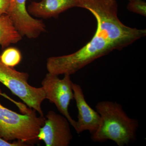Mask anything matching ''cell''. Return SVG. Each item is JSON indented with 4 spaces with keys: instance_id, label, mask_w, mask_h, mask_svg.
<instances>
[{
    "instance_id": "1",
    "label": "cell",
    "mask_w": 146,
    "mask_h": 146,
    "mask_svg": "<svg viewBox=\"0 0 146 146\" xmlns=\"http://www.w3.org/2000/svg\"><path fill=\"white\" fill-rule=\"evenodd\" d=\"M96 109L101 121L97 130L91 135L93 142L104 143L110 140L118 146H124L136 141L139 121L129 117L120 104L103 101L97 104Z\"/></svg>"
},
{
    "instance_id": "11",
    "label": "cell",
    "mask_w": 146,
    "mask_h": 146,
    "mask_svg": "<svg viewBox=\"0 0 146 146\" xmlns=\"http://www.w3.org/2000/svg\"><path fill=\"white\" fill-rule=\"evenodd\" d=\"M22 37L8 15L0 16V46L3 49L18 43Z\"/></svg>"
},
{
    "instance_id": "2",
    "label": "cell",
    "mask_w": 146,
    "mask_h": 146,
    "mask_svg": "<svg viewBox=\"0 0 146 146\" xmlns=\"http://www.w3.org/2000/svg\"><path fill=\"white\" fill-rule=\"evenodd\" d=\"M78 7L89 11L96 18L97 28L104 32L119 50L145 36L146 29L127 26L118 17L116 0H78Z\"/></svg>"
},
{
    "instance_id": "7",
    "label": "cell",
    "mask_w": 146,
    "mask_h": 146,
    "mask_svg": "<svg viewBox=\"0 0 146 146\" xmlns=\"http://www.w3.org/2000/svg\"><path fill=\"white\" fill-rule=\"evenodd\" d=\"M44 125L39 130L37 138L44 141L46 146H68L73 138L70 124L63 115L53 111L46 116Z\"/></svg>"
},
{
    "instance_id": "13",
    "label": "cell",
    "mask_w": 146,
    "mask_h": 146,
    "mask_svg": "<svg viewBox=\"0 0 146 146\" xmlns=\"http://www.w3.org/2000/svg\"><path fill=\"white\" fill-rule=\"evenodd\" d=\"M129 11L140 14L144 16H146V3L144 0H136L129 1L127 5Z\"/></svg>"
},
{
    "instance_id": "17",
    "label": "cell",
    "mask_w": 146,
    "mask_h": 146,
    "mask_svg": "<svg viewBox=\"0 0 146 146\" xmlns=\"http://www.w3.org/2000/svg\"><path fill=\"white\" fill-rule=\"evenodd\" d=\"M129 1H136V0H128Z\"/></svg>"
},
{
    "instance_id": "9",
    "label": "cell",
    "mask_w": 146,
    "mask_h": 146,
    "mask_svg": "<svg viewBox=\"0 0 146 146\" xmlns=\"http://www.w3.org/2000/svg\"><path fill=\"white\" fill-rule=\"evenodd\" d=\"M74 99L78 110V121H76V132L80 134L88 131L92 135L98 129L100 123L101 117L96 110L88 104L85 99L81 86L73 83Z\"/></svg>"
},
{
    "instance_id": "6",
    "label": "cell",
    "mask_w": 146,
    "mask_h": 146,
    "mask_svg": "<svg viewBox=\"0 0 146 146\" xmlns=\"http://www.w3.org/2000/svg\"><path fill=\"white\" fill-rule=\"evenodd\" d=\"M60 79L57 75L48 72L41 82L46 99L54 104L61 115L67 118L75 130L76 121L73 119L68 108L71 101L74 99L72 84L70 75L64 74Z\"/></svg>"
},
{
    "instance_id": "5",
    "label": "cell",
    "mask_w": 146,
    "mask_h": 146,
    "mask_svg": "<svg viewBox=\"0 0 146 146\" xmlns=\"http://www.w3.org/2000/svg\"><path fill=\"white\" fill-rule=\"evenodd\" d=\"M29 78L27 73L19 72L14 68L9 67L0 58V82L29 108L36 110L40 116H44L42 104L46 99L44 91L42 87L36 88L30 85Z\"/></svg>"
},
{
    "instance_id": "8",
    "label": "cell",
    "mask_w": 146,
    "mask_h": 146,
    "mask_svg": "<svg viewBox=\"0 0 146 146\" xmlns=\"http://www.w3.org/2000/svg\"><path fill=\"white\" fill-rule=\"evenodd\" d=\"M27 0H10L6 14L22 36L36 39L46 31V26L42 20L33 18L27 9Z\"/></svg>"
},
{
    "instance_id": "4",
    "label": "cell",
    "mask_w": 146,
    "mask_h": 146,
    "mask_svg": "<svg viewBox=\"0 0 146 146\" xmlns=\"http://www.w3.org/2000/svg\"><path fill=\"white\" fill-rule=\"evenodd\" d=\"M46 118L37 116L36 110L19 114L3 106L0 103V137L9 141H22L29 146L37 143L40 129Z\"/></svg>"
},
{
    "instance_id": "12",
    "label": "cell",
    "mask_w": 146,
    "mask_h": 146,
    "mask_svg": "<svg viewBox=\"0 0 146 146\" xmlns=\"http://www.w3.org/2000/svg\"><path fill=\"white\" fill-rule=\"evenodd\" d=\"M2 62L11 68L18 65L22 60V56L20 50L15 47H7L0 54Z\"/></svg>"
},
{
    "instance_id": "10",
    "label": "cell",
    "mask_w": 146,
    "mask_h": 146,
    "mask_svg": "<svg viewBox=\"0 0 146 146\" xmlns=\"http://www.w3.org/2000/svg\"><path fill=\"white\" fill-rule=\"evenodd\" d=\"M78 0H41L31 2L27 9L35 18H56L65 11L78 7Z\"/></svg>"
},
{
    "instance_id": "16",
    "label": "cell",
    "mask_w": 146,
    "mask_h": 146,
    "mask_svg": "<svg viewBox=\"0 0 146 146\" xmlns=\"http://www.w3.org/2000/svg\"><path fill=\"white\" fill-rule=\"evenodd\" d=\"M0 96H2L5 97V98H7V99L10 100L11 101H12V102H15V101H13L12 99H11L10 98H9V97L7 96V95H6V94H3V93L1 89H0Z\"/></svg>"
},
{
    "instance_id": "3",
    "label": "cell",
    "mask_w": 146,
    "mask_h": 146,
    "mask_svg": "<svg viewBox=\"0 0 146 146\" xmlns=\"http://www.w3.org/2000/svg\"><path fill=\"white\" fill-rule=\"evenodd\" d=\"M114 50H119L117 45L105 33L96 29L91 40L76 52L48 58L47 70L54 74L71 76Z\"/></svg>"
},
{
    "instance_id": "14",
    "label": "cell",
    "mask_w": 146,
    "mask_h": 146,
    "mask_svg": "<svg viewBox=\"0 0 146 146\" xmlns=\"http://www.w3.org/2000/svg\"><path fill=\"white\" fill-rule=\"evenodd\" d=\"M0 146H29L27 144L21 141H13L12 143L5 141L0 137Z\"/></svg>"
},
{
    "instance_id": "15",
    "label": "cell",
    "mask_w": 146,
    "mask_h": 146,
    "mask_svg": "<svg viewBox=\"0 0 146 146\" xmlns=\"http://www.w3.org/2000/svg\"><path fill=\"white\" fill-rule=\"evenodd\" d=\"M10 5V0H0V16L6 14Z\"/></svg>"
}]
</instances>
